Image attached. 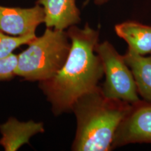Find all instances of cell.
<instances>
[{
	"label": "cell",
	"mask_w": 151,
	"mask_h": 151,
	"mask_svg": "<svg viewBox=\"0 0 151 151\" xmlns=\"http://www.w3.org/2000/svg\"><path fill=\"white\" fill-rule=\"evenodd\" d=\"M67 33L71 48L65 65L51 78L39 82L55 116L71 111L75 101L97 88L104 76L102 64L94 50L99 30L87 23L83 28L71 26Z\"/></svg>",
	"instance_id": "cell-1"
},
{
	"label": "cell",
	"mask_w": 151,
	"mask_h": 151,
	"mask_svg": "<svg viewBox=\"0 0 151 151\" xmlns=\"http://www.w3.org/2000/svg\"><path fill=\"white\" fill-rule=\"evenodd\" d=\"M132 108V104L106 97L99 86L81 96L71 108L77 122L71 150H112L116 130Z\"/></svg>",
	"instance_id": "cell-2"
},
{
	"label": "cell",
	"mask_w": 151,
	"mask_h": 151,
	"mask_svg": "<svg viewBox=\"0 0 151 151\" xmlns=\"http://www.w3.org/2000/svg\"><path fill=\"white\" fill-rule=\"evenodd\" d=\"M27 49L18 55L15 74L29 81H47L65 65L71 48L65 30L47 28L43 35L35 37Z\"/></svg>",
	"instance_id": "cell-3"
},
{
	"label": "cell",
	"mask_w": 151,
	"mask_h": 151,
	"mask_svg": "<svg viewBox=\"0 0 151 151\" xmlns=\"http://www.w3.org/2000/svg\"><path fill=\"white\" fill-rule=\"evenodd\" d=\"M94 50L101 60L105 76L101 88L104 94L130 104L139 101L140 99L133 75L124 56L109 41L98 43Z\"/></svg>",
	"instance_id": "cell-4"
},
{
	"label": "cell",
	"mask_w": 151,
	"mask_h": 151,
	"mask_svg": "<svg viewBox=\"0 0 151 151\" xmlns=\"http://www.w3.org/2000/svg\"><path fill=\"white\" fill-rule=\"evenodd\" d=\"M137 143H151V102L144 100L132 104L116 130L112 148Z\"/></svg>",
	"instance_id": "cell-5"
},
{
	"label": "cell",
	"mask_w": 151,
	"mask_h": 151,
	"mask_svg": "<svg viewBox=\"0 0 151 151\" xmlns=\"http://www.w3.org/2000/svg\"><path fill=\"white\" fill-rule=\"evenodd\" d=\"M44 18L43 7L37 4L31 8L0 5V31L11 36L35 34L38 26L44 23Z\"/></svg>",
	"instance_id": "cell-6"
},
{
	"label": "cell",
	"mask_w": 151,
	"mask_h": 151,
	"mask_svg": "<svg viewBox=\"0 0 151 151\" xmlns=\"http://www.w3.org/2000/svg\"><path fill=\"white\" fill-rule=\"evenodd\" d=\"M36 4L43 7L47 28L65 30L81 22L76 0H37Z\"/></svg>",
	"instance_id": "cell-7"
},
{
	"label": "cell",
	"mask_w": 151,
	"mask_h": 151,
	"mask_svg": "<svg viewBox=\"0 0 151 151\" xmlns=\"http://www.w3.org/2000/svg\"><path fill=\"white\" fill-rule=\"evenodd\" d=\"M41 122L33 120L20 122L16 118H10L5 123L0 124L1 139L0 145L6 151H16L24 144L29 142L33 136L44 132Z\"/></svg>",
	"instance_id": "cell-8"
},
{
	"label": "cell",
	"mask_w": 151,
	"mask_h": 151,
	"mask_svg": "<svg viewBox=\"0 0 151 151\" xmlns=\"http://www.w3.org/2000/svg\"><path fill=\"white\" fill-rule=\"evenodd\" d=\"M115 32L128 44V48L146 55L151 53V26L137 21H125L116 24Z\"/></svg>",
	"instance_id": "cell-9"
},
{
	"label": "cell",
	"mask_w": 151,
	"mask_h": 151,
	"mask_svg": "<svg viewBox=\"0 0 151 151\" xmlns=\"http://www.w3.org/2000/svg\"><path fill=\"white\" fill-rule=\"evenodd\" d=\"M123 56L133 75L138 94L144 101L151 102V56L141 55L129 48Z\"/></svg>",
	"instance_id": "cell-10"
},
{
	"label": "cell",
	"mask_w": 151,
	"mask_h": 151,
	"mask_svg": "<svg viewBox=\"0 0 151 151\" xmlns=\"http://www.w3.org/2000/svg\"><path fill=\"white\" fill-rule=\"evenodd\" d=\"M36 37L35 34L15 37L7 35L0 31V59L9 56L14 50L22 45L27 44Z\"/></svg>",
	"instance_id": "cell-11"
},
{
	"label": "cell",
	"mask_w": 151,
	"mask_h": 151,
	"mask_svg": "<svg viewBox=\"0 0 151 151\" xmlns=\"http://www.w3.org/2000/svg\"><path fill=\"white\" fill-rule=\"evenodd\" d=\"M18 62V55L11 54L0 59V81H8L16 76L15 71Z\"/></svg>",
	"instance_id": "cell-12"
},
{
	"label": "cell",
	"mask_w": 151,
	"mask_h": 151,
	"mask_svg": "<svg viewBox=\"0 0 151 151\" xmlns=\"http://www.w3.org/2000/svg\"><path fill=\"white\" fill-rule=\"evenodd\" d=\"M109 0H94V3L97 5H102L104 4L107 3Z\"/></svg>",
	"instance_id": "cell-13"
}]
</instances>
